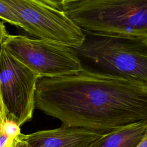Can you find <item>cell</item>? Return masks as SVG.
<instances>
[{
  "label": "cell",
  "instance_id": "ba28073f",
  "mask_svg": "<svg viewBox=\"0 0 147 147\" xmlns=\"http://www.w3.org/2000/svg\"><path fill=\"white\" fill-rule=\"evenodd\" d=\"M147 127V120L127 124L104 133L95 147H137Z\"/></svg>",
  "mask_w": 147,
  "mask_h": 147
},
{
  "label": "cell",
  "instance_id": "4fadbf2b",
  "mask_svg": "<svg viewBox=\"0 0 147 147\" xmlns=\"http://www.w3.org/2000/svg\"><path fill=\"white\" fill-rule=\"evenodd\" d=\"M14 138H10L0 133V147H9L13 142Z\"/></svg>",
  "mask_w": 147,
  "mask_h": 147
},
{
  "label": "cell",
  "instance_id": "2e32d148",
  "mask_svg": "<svg viewBox=\"0 0 147 147\" xmlns=\"http://www.w3.org/2000/svg\"><path fill=\"white\" fill-rule=\"evenodd\" d=\"M12 144H13V142H12V144H11L9 147H12Z\"/></svg>",
  "mask_w": 147,
  "mask_h": 147
},
{
  "label": "cell",
  "instance_id": "52a82bcc",
  "mask_svg": "<svg viewBox=\"0 0 147 147\" xmlns=\"http://www.w3.org/2000/svg\"><path fill=\"white\" fill-rule=\"evenodd\" d=\"M104 133L91 129L61 127L24 134L30 147H95Z\"/></svg>",
  "mask_w": 147,
  "mask_h": 147
},
{
  "label": "cell",
  "instance_id": "9a60e30c",
  "mask_svg": "<svg viewBox=\"0 0 147 147\" xmlns=\"http://www.w3.org/2000/svg\"><path fill=\"white\" fill-rule=\"evenodd\" d=\"M137 147H147V127L146 128L143 136Z\"/></svg>",
  "mask_w": 147,
  "mask_h": 147
},
{
  "label": "cell",
  "instance_id": "9c48e42d",
  "mask_svg": "<svg viewBox=\"0 0 147 147\" xmlns=\"http://www.w3.org/2000/svg\"><path fill=\"white\" fill-rule=\"evenodd\" d=\"M0 18L22 29L23 25L17 14L6 0H0Z\"/></svg>",
  "mask_w": 147,
  "mask_h": 147
},
{
  "label": "cell",
  "instance_id": "8992f818",
  "mask_svg": "<svg viewBox=\"0 0 147 147\" xmlns=\"http://www.w3.org/2000/svg\"><path fill=\"white\" fill-rule=\"evenodd\" d=\"M39 76L0 45V92L7 118L20 126L30 121Z\"/></svg>",
  "mask_w": 147,
  "mask_h": 147
},
{
  "label": "cell",
  "instance_id": "3957f363",
  "mask_svg": "<svg viewBox=\"0 0 147 147\" xmlns=\"http://www.w3.org/2000/svg\"><path fill=\"white\" fill-rule=\"evenodd\" d=\"M61 9L83 32L147 38V0H63Z\"/></svg>",
  "mask_w": 147,
  "mask_h": 147
},
{
  "label": "cell",
  "instance_id": "277c9868",
  "mask_svg": "<svg viewBox=\"0 0 147 147\" xmlns=\"http://www.w3.org/2000/svg\"><path fill=\"white\" fill-rule=\"evenodd\" d=\"M21 20L22 29L37 38L71 48L80 46L83 30L61 9L58 1L7 0Z\"/></svg>",
  "mask_w": 147,
  "mask_h": 147
},
{
  "label": "cell",
  "instance_id": "7a4b0ae2",
  "mask_svg": "<svg viewBox=\"0 0 147 147\" xmlns=\"http://www.w3.org/2000/svg\"><path fill=\"white\" fill-rule=\"evenodd\" d=\"M83 32V44L72 48L82 71L147 87V38Z\"/></svg>",
  "mask_w": 147,
  "mask_h": 147
},
{
  "label": "cell",
  "instance_id": "6da1fadb",
  "mask_svg": "<svg viewBox=\"0 0 147 147\" xmlns=\"http://www.w3.org/2000/svg\"><path fill=\"white\" fill-rule=\"evenodd\" d=\"M35 106L63 125L102 133L147 120V87L81 71L38 78Z\"/></svg>",
  "mask_w": 147,
  "mask_h": 147
},
{
  "label": "cell",
  "instance_id": "30bf717a",
  "mask_svg": "<svg viewBox=\"0 0 147 147\" xmlns=\"http://www.w3.org/2000/svg\"><path fill=\"white\" fill-rule=\"evenodd\" d=\"M0 133L10 138H14L21 134L20 126L15 121L7 119L0 127Z\"/></svg>",
  "mask_w": 147,
  "mask_h": 147
},
{
  "label": "cell",
  "instance_id": "5b68a950",
  "mask_svg": "<svg viewBox=\"0 0 147 147\" xmlns=\"http://www.w3.org/2000/svg\"><path fill=\"white\" fill-rule=\"evenodd\" d=\"M2 45L39 78L69 76L82 71L75 52L62 44L8 34Z\"/></svg>",
  "mask_w": 147,
  "mask_h": 147
},
{
  "label": "cell",
  "instance_id": "5bb4252c",
  "mask_svg": "<svg viewBox=\"0 0 147 147\" xmlns=\"http://www.w3.org/2000/svg\"><path fill=\"white\" fill-rule=\"evenodd\" d=\"M8 36L5 25L0 21V45Z\"/></svg>",
  "mask_w": 147,
  "mask_h": 147
},
{
  "label": "cell",
  "instance_id": "8fae6325",
  "mask_svg": "<svg viewBox=\"0 0 147 147\" xmlns=\"http://www.w3.org/2000/svg\"><path fill=\"white\" fill-rule=\"evenodd\" d=\"M12 147H30L24 138V134L21 133L15 137L13 141Z\"/></svg>",
  "mask_w": 147,
  "mask_h": 147
},
{
  "label": "cell",
  "instance_id": "7c38bea8",
  "mask_svg": "<svg viewBox=\"0 0 147 147\" xmlns=\"http://www.w3.org/2000/svg\"><path fill=\"white\" fill-rule=\"evenodd\" d=\"M7 113L6 111L1 97V92H0V127L2 124V123L7 119Z\"/></svg>",
  "mask_w": 147,
  "mask_h": 147
}]
</instances>
